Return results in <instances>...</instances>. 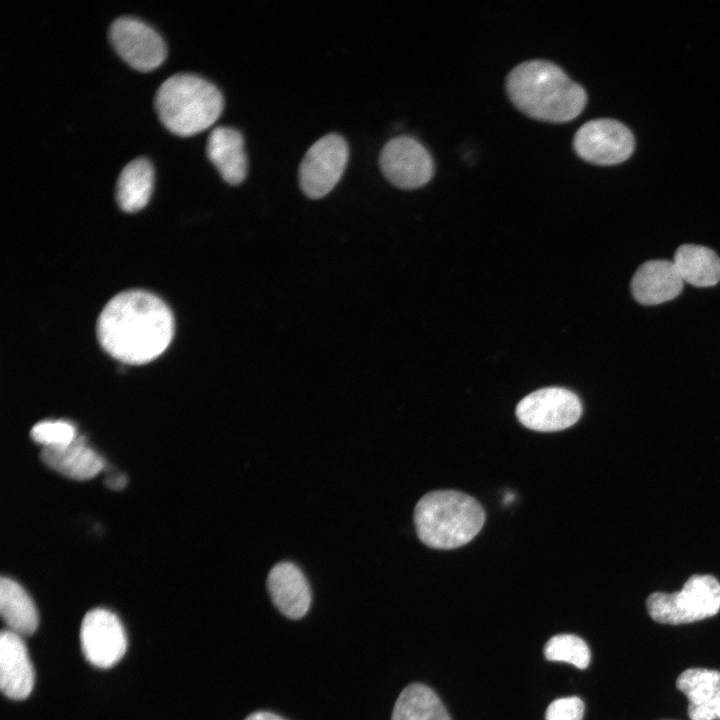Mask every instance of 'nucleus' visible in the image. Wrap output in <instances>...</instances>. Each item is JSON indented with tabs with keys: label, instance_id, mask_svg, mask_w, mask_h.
I'll use <instances>...</instances> for the list:
<instances>
[{
	"label": "nucleus",
	"instance_id": "nucleus-4",
	"mask_svg": "<svg viewBox=\"0 0 720 720\" xmlns=\"http://www.w3.org/2000/svg\"><path fill=\"white\" fill-rule=\"evenodd\" d=\"M154 103L162 124L179 136H192L209 128L224 106L222 93L213 83L190 73L166 79Z\"/></svg>",
	"mask_w": 720,
	"mask_h": 720
},
{
	"label": "nucleus",
	"instance_id": "nucleus-11",
	"mask_svg": "<svg viewBox=\"0 0 720 720\" xmlns=\"http://www.w3.org/2000/svg\"><path fill=\"white\" fill-rule=\"evenodd\" d=\"M82 652L98 668L117 664L127 650V637L118 617L104 608L90 610L80 628Z\"/></svg>",
	"mask_w": 720,
	"mask_h": 720
},
{
	"label": "nucleus",
	"instance_id": "nucleus-12",
	"mask_svg": "<svg viewBox=\"0 0 720 720\" xmlns=\"http://www.w3.org/2000/svg\"><path fill=\"white\" fill-rule=\"evenodd\" d=\"M34 686V669L23 637L6 629L0 635V688L13 700L27 698Z\"/></svg>",
	"mask_w": 720,
	"mask_h": 720
},
{
	"label": "nucleus",
	"instance_id": "nucleus-17",
	"mask_svg": "<svg viewBox=\"0 0 720 720\" xmlns=\"http://www.w3.org/2000/svg\"><path fill=\"white\" fill-rule=\"evenodd\" d=\"M41 460L49 468L76 480L91 479L104 468L101 456L87 446L85 438L79 435L69 445L43 448Z\"/></svg>",
	"mask_w": 720,
	"mask_h": 720
},
{
	"label": "nucleus",
	"instance_id": "nucleus-13",
	"mask_svg": "<svg viewBox=\"0 0 720 720\" xmlns=\"http://www.w3.org/2000/svg\"><path fill=\"white\" fill-rule=\"evenodd\" d=\"M267 589L275 607L290 619H300L310 608L311 589L302 571L291 562L276 564L267 577Z\"/></svg>",
	"mask_w": 720,
	"mask_h": 720
},
{
	"label": "nucleus",
	"instance_id": "nucleus-1",
	"mask_svg": "<svg viewBox=\"0 0 720 720\" xmlns=\"http://www.w3.org/2000/svg\"><path fill=\"white\" fill-rule=\"evenodd\" d=\"M102 348L121 362L145 364L160 356L174 334L169 307L144 290H128L114 296L97 320Z\"/></svg>",
	"mask_w": 720,
	"mask_h": 720
},
{
	"label": "nucleus",
	"instance_id": "nucleus-21",
	"mask_svg": "<svg viewBox=\"0 0 720 720\" xmlns=\"http://www.w3.org/2000/svg\"><path fill=\"white\" fill-rule=\"evenodd\" d=\"M391 720H451L437 694L428 686L413 683L398 696Z\"/></svg>",
	"mask_w": 720,
	"mask_h": 720
},
{
	"label": "nucleus",
	"instance_id": "nucleus-25",
	"mask_svg": "<svg viewBox=\"0 0 720 720\" xmlns=\"http://www.w3.org/2000/svg\"><path fill=\"white\" fill-rule=\"evenodd\" d=\"M245 720H286L281 716L269 711L253 712L246 717Z\"/></svg>",
	"mask_w": 720,
	"mask_h": 720
},
{
	"label": "nucleus",
	"instance_id": "nucleus-10",
	"mask_svg": "<svg viewBox=\"0 0 720 720\" xmlns=\"http://www.w3.org/2000/svg\"><path fill=\"white\" fill-rule=\"evenodd\" d=\"M379 165L390 183L406 190L424 186L434 174V162L428 150L415 138L405 135L385 144Z\"/></svg>",
	"mask_w": 720,
	"mask_h": 720
},
{
	"label": "nucleus",
	"instance_id": "nucleus-18",
	"mask_svg": "<svg viewBox=\"0 0 720 720\" xmlns=\"http://www.w3.org/2000/svg\"><path fill=\"white\" fill-rule=\"evenodd\" d=\"M0 612L7 629L24 637L35 632L38 612L28 593L14 580L0 581Z\"/></svg>",
	"mask_w": 720,
	"mask_h": 720
},
{
	"label": "nucleus",
	"instance_id": "nucleus-19",
	"mask_svg": "<svg viewBox=\"0 0 720 720\" xmlns=\"http://www.w3.org/2000/svg\"><path fill=\"white\" fill-rule=\"evenodd\" d=\"M154 181L153 166L144 157L130 161L121 171L116 184V200L120 208L134 213L148 203Z\"/></svg>",
	"mask_w": 720,
	"mask_h": 720
},
{
	"label": "nucleus",
	"instance_id": "nucleus-20",
	"mask_svg": "<svg viewBox=\"0 0 720 720\" xmlns=\"http://www.w3.org/2000/svg\"><path fill=\"white\" fill-rule=\"evenodd\" d=\"M673 263L682 280L693 286L709 287L720 281V257L708 247L683 244L675 251Z\"/></svg>",
	"mask_w": 720,
	"mask_h": 720
},
{
	"label": "nucleus",
	"instance_id": "nucleus-23",
	"mask_svg": "<svg viewBox=\"0 0 720 720\" xmlns=\"http://www.w3.org/2000/svg\"><path fill=\"white\" fill-rule=\"evenodd\" d=\"M32 439L44 448L62 447L77 438L75 426L64 420L41 421L31 429Z\"/></svg>",
	"mask_w": 720,
	"mask_h": 720
},
{
	"label": "nucleus",
	"instance_id": "nucleus-24",
	"mask_svg": "<svg viewBox=\"0 0 720 720\" xmlns=\"http://www.w3.org/2000/svg\"><path fill=\"white\" fill-rule=\"evenodd\" d=\"M584 703L576 696L563 697L550 703L545 720H582Z\"/></svg>",
	"mask_w": 720,
	"mask_h": 720
},
{
	"label": "nucleus",
	"instance_id": "nucleus-22",
	"mask_svg": "<svg viewBox=\"0 0 720 720\" xmlns=\"http://www.w3.org/2000/svg\"><path fill=\"white\" fill-rule=\"evenodd\" d=\"M544 656L549 661L567 662L579 669L587 668L591 659L585 641L573 634H560L550 638L545 644Z\"/></svg>",
	"mask_w": 720,
	"mask_h": 720
},
{
	"label": "nucleus",
	"instance_id": "nucleus-5",
	"mask_svg": "<svg viewBox=\"0 0 720 720\" xmlns=\"http://www.w3.org/2000/svg\"><path fill=\"white\" fill-rule=\"evenodd\" d=\"M646 607L659 623L677 625L703 620L720 610V583L711 575H693L680 591L651 594Z\"/></svg>",
	"mask_w": 720,
	"mask_h": 720
},
{
	"label": "nucleus",
	"instance_id": "nucleus-3",
	"mask_svg": "<svg viewBox=\"0 0 720 720\" xmlns=\"http://www.w3.org/2000/svg\"><path fill=\"white\" fill-rule=\"evenodd\" d=\"M485 522V511L472 496L437 490L416 504L414 523L419 539L434 549H454L470 542Z\"/></svg>",
	"mask_w": 720,
	"mask_h": 720
},
{
	"label": "nucleus",
	"instance_id": "nucleus-6",
	"mask_svg": "<svg viewBox=\"0 0 720 720\" xmlns=\"http://www.w3.org/2000/svg\"><path fill=\"white\" fill-rule=\"evenodd\" d=\"M349 157L345 139L327 134L306 152L299 166V183L303 193L311 199L327 195L339 182Z\"/></svg>",
	"mask_w": 720,
	"mask_h": 720
},
{
	"label": "nucleus",
	"instance_id": "nucleus-16",
	"mask_svg": "<svg viewBox=\"0 0 720 720\" xmlns=\"http://www.w3.org/2000/svg\"><path fill=\"white\" fill-rule=\"evenodd\" d=\"M207 156L230 185H238L247 175V156L242 134L232 128H214L207 140Z\"/></svg>",
	"mask_w": 720,
	"mask_h": 720
},
{
	"label": "nucleus",
	"instance_id": "nucleus-9",
	"mask_svg": "<svg viewBox=\"0 0 720 720\" xmlns=\"http://www.w3.org/2000/svg\"><path fill=\"white\" fill-rule=\"evenodd\" d=\"M108 35L118 55L139 71H151L160 66L166 58L167 50L163 38L138 18H117L111 24Z\"/></svg>",
	"mask_w": 720,
	"mask_h": 720
},
{
	"label": "nucleus",
	"instance_id": "nucleus-7",
	"mask_svg": "<svg viewBox=\"0 0 720 720\" xmlns=\"http://www.w3.org/2000/svg\"><path fill=\"white\" fill-rule=\"evenodd\" d=\"M515 412L525 427L539 432H553L575 424L582 414V404L570 390L547 387L520 400Z\"/></svg>",
	"mask_w": 720,
	"mask_h": 720
},
{
	"label": "nucleus",
	"instance_id": "nucleus-15",
	"mask_svg": "<svg viewBox=\"0 0 720 720\" xmlns=\"http://www.w3.org/2000/svg\"><path fill=\"white\" fill-rule=\"evenodd\" d=\"M676 687L689 701L691 720H720V672L691 668L682 672Z\"/></svg>",
	"mask_w": 720,
	"mask_h": 720
},
{
	"label": "nucleus",
	"instance_id": "nucleus-8",
	"mask_svg": "<svg viewBox=\"0 0 720 720\" xmlns=\"http://www.w3.org/2000/svg\"><path fill=\"white\" fill-rule=\"evenodd\" d=\"M634 146V137L629 128L609 118L584 123L573 138L576 154L595 165L621 163L631 156Z\"/></svg>",
	"mask_w": 720,
	"mask_h": 720
},
{
	"label": "nucleus",
	"instance_id": "nucleus-2",
	"mask_svg": "<svg viewBox=\"0 0 720 720\" xmlns=\"http://www.w3.org/2000/svg\"><path fill=\"white\" fill-rule=\"evenodd\" d=\"M506 92L512 103L530 118L563 123L576 118L585 108V89L558 65L534 59L513 68L506 78Z\"/></svg>",
	"mask_w": 720,
	"mask_h": 720
},
{
	"label": "nucleus",
	"instance_id": "nucleus-26",
	"mask_svg": "<svg viewBox=\"0 0 720 720\" xmlns=\"http://www.w3.org/2000/svg\"><path fill=\"white\" fill-rule=\"evenodd\" d=\"M127 484V478L124 475H115L107 479L106 485L111 489H122Z\"/></svg>",
	"mask_w": 720,
	"mask_h": 720
},
{
	"label": "nucleus",
	"instance_id": "nucleus-14",
	"mask_svg": "<svg viewBox=\"0 0 720 720\" xmlns=\"http://www.w3.org/2000/svg\"><path fill=\"white\" fill-rule=\"evenodd\" d=\"M683 280L673 261L656 259L642 263L631 279V293L643 305H658L676 298Z\"/></svg>",
	"mask_w": 720,
	"mask_h": 720
}]
</instances>
